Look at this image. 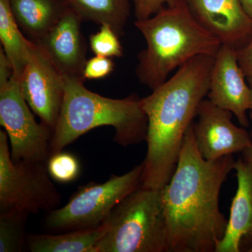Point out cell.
Instances as JSON below:
<instances>
[{
  "label": "cell",
  "instance_id": "obj_28",
  "mask_svg": "<svg viewBox=\"0 0 252 252\" xmlns=\"http://www.w3.org/2000/svg\"><path fill=\"white\" fill-rule=\"evenodd\" d=\"M248 79V83L250 88V106L249 112H250V120H251V124L252 126V78H250V79Z\"/></svg>",
  "mask_w": 252,
  "mask_h": 252
},
{
  "label": "cell",
  "instance_id": "obj_1",
  "mask_svg": "<svg viewBox=\"0 0 252 252\" xmlns=\"http://www.w3.org/2000/svg\"><path fill=\"white\" fill-rule=\"evenodd\" d=\"M235 162L233 155L204 159L190 126L175 171L161 190L169 252L216 251L228 225L220 211V189Z\"/></svg>",
  "mask_w": 252,
  "mask_h": 252
},
{
  "label": "cell",
  "instance_id": "obj_4",
  "mask_svg": "<svg viewBox=\"0 0 252 252\" xmlns=\"http://www.w3.org/2000/svg\"><path fill=\"white\" fill-rule=\"evenodd\" d=\"M63 81L64 98L51 142L52 154L102 126L114 127V142L122 147L146 141L148 118L137 94L109 98L86 89L81 79L63 77Z\"/></svg>",
  "mask_w": 252,
  "mask_h": 252
},
{
  "label": "cell",
  "instance_id": "obj_27",
  "mask_svg": "<svg viewBox=\"0 0 252 252\" xmlns=\"http://www.w3.org/2000/svg\"><path fill=\"white\" fill-rule=\"evenodd\" d=\"M244 11L247 15L252 20V0H239Z\"/></svg>",
  "mask_w": 252,
  "mask_h": 252
},
{
  "label": "cell",
  "instance_id": "obj_2",
  "mask_svg": "<svg viewBox=\"0 0 252 252\" xmlns=\"http://www.w3.org/2000/svg\"><path fill=\"white\" fill-rule=\"evenodd\" d=\"M215 56L199 55L142 98L147 118V152L142 187L162 190L177 167L184 140L210 89Z\"/></svg>",
  "mask_w": 252,
  "mask_h": 252
},
{
  "label": "cell",
  "instance_id": "obj_26",
  "mask_svg": "<svg viewBox=\"0 0 252 252\" xmlns=\"http://www.w3.org/2000/svg\"><path fill=\"white\" fill-rule=\"evenodd\" d=\"M250 133H251L252 139V126L251 132H250ZM242 158L243 159L244 161L246 162L252 168V143L251 146L245 149V150L242 152Z\"/></svg>",
  "mask_w": 252,
  "mask_h": 252
},
{
  "label": "cell",
  "instance_id": "obj_9",
  "mask_svg": "<svg viewBox=\"0 0 252 252\" xmlns=\"http://www.w3.org/2000/svg\"><path fill=\"white\" fill-rule=\"evenodd\" d=\"M233 114L204 99L193 123L197 147L206 160H215L227 155L242 153L251 146V133L232 122Z\"/></svg>",
  "mask_w": 252,
  "mask_h": 252
},
{
  "label": "cell",
  "instance_id": "obj_18",
  "mask_svg": "<svg viewBox=\"0 0 252 252\" xmlns=\"http://www.w3.org/2000/svg\"><path fill=\"white\" fill-rule=\"evenodd\" d=\"M83 21L107 25L119 37L125 34L130 15V0H65Z\"/></svg>",
  "mask_w": 252,
  "mask_h": 252
},
{
  "label": "cell",
  "instance_id": "obj_22",
  "mask_svg": "<svg viewBox=\"0 0 252 252\" xmlns=\"http://www.w3.org/2000/svg\"><path fill=\"white\" fill-rule=\"evenodd\" d=\"M114 67L111 58L95 56L86 61L84 69V80H94L107 77L114 70Z\"/></svg>",
  "mask_w": 252,
  "mask_h": 252
},
{
  "label": "cell",
  "instance_id": "obj_13",
  "mask_svg": "<svg viewBox=\"0 0 252 252\" xmlns=\"http://www.w3.org/2000/svg\"><path fill=\"white\" fill-rule=\"evenodd\" d=\"M200 26L237 51L252 37V20L239 0H185Z\"/></svg>",
  "mask_w": 252,
  "mask_h": 252
},
{
  "label": "cell",
  "instance_id": "obj_10",
  "mask_svg": "<svg viewBox=\"0 0 252 252\" xmlns=\"http://www.w3.org/2000/svg\"><path fill=\"white\" fill-rule=\"evenodd\" d=\"M18 82L32 111L54 132L64 98L63 76L37 44Z\"/></svg>",
  "mask_w": 252,
  "mask_h": 252
},
{
  "label": "cell",
  "instance_id": "obj_16",
  "mask_svg": "<svg viewBox=\"0 0 252 252\" xmlns=\"http://www.w3.org/2000/svg\"><path fill=\"white\" fill-rule=\"evenodd\" d=\"M106 230L107 225L104 223L97 228L58 234H29L26 243L32 252H95Z\"/></svg>",
  "mask_w": 252,
  "mask_h": 252
},
{
  "label": "cell",
  "instance_id": "obj_20",
  "mask_svg": "<svg viewBox=\"0 0 252 252\" xmlns=\"http://www.w3.org/2000/svg\"><path fill=\"white\" fill-rule=\"evenodd\" d=\"M47 168L51 178L63 184L75 180L80 172V165L77 158L63 151L51 156L47 162Z\"/></svg>",
  "mask_w": 252,
  "mask_h": 252
},
{
  "label": "cell",
  "instance_id": "obj_25",
  "mask_svg": "<svg viewBox=\"0 0 252 252\" xmlns=\"http://www.w3.org/2000/svg\"><path fill=\"white\" fill-rule=\"evenodd\" d=\"M14 75L12 66L4 50L0 48V88L7 84Z\"/></svg>",
  "mask_w": 252,
  "mask_h": 252
},
{
  "label": "cell",
  "instance_id": "obj_17",
  "mask_svg": "<svg viewBox=\"0 0 252 252\" xmlns=\"http://www.w3.org/2000/svg\"><path fill=\"white\" fill-rule=\"evenodd\" d=\"M0 40L12 66L13 77L19 81L36 47L20 29L11 12L9 0H0Z\"/></svg>",
  "mask_w": 252,
  "mask_h": 252
},
{
  "label": "cell",
  "instance_id": "obj_3",
  "mask_svg": "<svg viewBox=\"0 0 252 252\" xmlns=\"http://www.w3.org/2000/svg\"><path fill=\"white\" fill-rule=\"evenodd\" d=\"M135 26L147 43L137 56L135 75L141 84L152 91L195 56H216L222 44L199 24L185 0L164 6L152 17L136 20Z\"/></svg>",
  "mask_w": 252,
  "mask_h": 252
},
{
  "label": "cell",
  "instance_id": "obj_8",
  "mask_svg": "<svg viewBox=\"0 0 252 252\" xmlns=\"http://www.w3.org/2000/svg\"><path fill=\"white\" fill-rule=\"evenodd\" d=\"M32 112L14 77L0 88V124L9 137L13 162H47L52 155L54 130L36 122Z\"/></svg>",
  "mask_w": 252,
  "mask_h": 252
},
{
  "label": "cell",
  "instance_id": "obj_15",
  "mask_svg": "<svg viewBox=\"0 0 252 252\" xmlns=\"http://www.w3.org/2000/svg\"><path fill=\"white\" fill-rule=\"evenodd\" d=\"M13 16L30 40L36 42L62 17L65 0H9Z\"/></svg>",
  "mask_w": 252,
  "mask_h": 252
},
{
  "label": "cell",
  "instance_id": "obj_21",
  "mask_svg": "<svg viewBox=\"0 0 252 252\" xmlns=\"http://www.w3.org/2000/svg\"><path fill=\"white\" fill-rule=\"evenodd\" d=\"M90 47L95 56L108 58H121L124 56L119 36L107 25H102L99 31L91 34Z\"/></svg>",
  "mask_w": 252,
  "mask_h": 252
},
{
  "label": "cell",
  "instance_id": "obj_24",
  "mask_svg": "<svg viewBox=\"0 0 252 252\" xmlns=\"http://www.w3.org/2000/svg\"><path fill=\"white\" fill-rule=\"evenodd\" d=\"M239 65L247 79H252V37L245 47L237 51Z\"/></svg>",
  "mask_w": 252,
  "mask_h": 252
},
{
  "label": "cell",
  "instance_id": "obj_11",
  "mask_svg": "<svg viewBox=\"0 0 252 252\" xmlns=\"http://www.w3.org/2000/svg\"><path fill=\"white\" fill-rule=\"evenodd\" d=\"M245 78L239 65L237 50L221 44L215 56L207 99L217 107L229 111L240 125L248 127L250 88Z\"/></svg>",
  "mask_w": 252,
  "mask_h": 252
},
{
  "label": "cell",
  "instance_id": "obj_5",
  "mask_svg": "<svg viewBox=\"0 0 252 252\" xmlns=\"http://www.w3.org/2000/svg\"><path fill=\"white\" fill-rule=\"evenodd\" d=\"M95 252H169L161 190L137 189L114 209Z\"/></svg>",
  "mask_w": 252,
  "mask_h": 252
},
{
  "label": "cell",
  "instance_id": "obj_19",
  "mask_svg": "<svg viewBox=\"0 0 252 252\" xmlns=\"http://www.w3.org/2000/svg\"><path fill=\"white\" fill-rule=\"evenodd\" d=\"M30 214L14 208L0 210V252L23 251L27 240L26 225Z\"/></svg>",
  "mask_w": 252,
  "mask_h": 252
},
{
  "label": "cell",
  "instance_id": "obj_7",
  "mask_svg": "<svg viewBox=\"0 0 252 252\" xmlns=\"http://www.w3.org/2000/svg\"><path fill=\"white\" fill-rule=\"evenodd\" d=\"M9 137L0 130V210L39 213L56 210L62 197L51 181L47 162L11 160Z\"/></svg>",
  "mask_w": 252,
  "mask_h": 252
},
{
  "label": "cell",
  "instance_id": "obj_23",
  "mask_svg": "<svg viewBox=\"0 0 252 252\" xmlns=\"http://www.w3.org/2000/svg\"><path fill=\"white\" fill-rule=\"evenodd\" d=\"M178 0H133L136 20L152 17L164 6H173Z\"/></svg>",
  "mask_w": 252,
  "mask_h": 252
},
{
  "label": "cell",
  "instance_id": "obj_6",
  "mask_svg": "<svg viewBox=\"0 0 252 252\" xmlns=\"http://www.w3.org/2000/svg\"><path fill=\"white\" fill-rule=\"evenodd\" d=\"M143 162L123 175H111L103 183L91 182L77 189L64 206L48 212L46 230L61 233L97 228L114 209L142 186Z\"/></svg>",
  "mask_w": 252,
  "mask_h": 252
},
{
  "label": "cell",
  "instance_id": "obj_14",
  "mask_svg": "<svg viewBox=\"0 0 252 252\" xmlns=\"http://www.w3.org/2000/svg\"><path fill=\"white\" fill-rule=\"evenodd\" d=\"M235 170L238 189L224 236L215 252H252V168L239 157Z\"/></svg>",
  "mask_w": 252,
  "mask_h": 252
},
{
  "label": "cell",
  "instance_id": "obj_12",
  "mask_svg": "<svg viewBox=\"0 0 252 252\" xmlns=\"http://www.w3.org/2000/svg\"><path fill=\"white\" fill-rule=\"evenodd\" d=\"M81 18L67 8L62 17L36 44L63 77L84 81L86 44L81 32Z\"/></svg>",
  "mask_w": 252,
  "mask_h": 252
}]
</instances>
